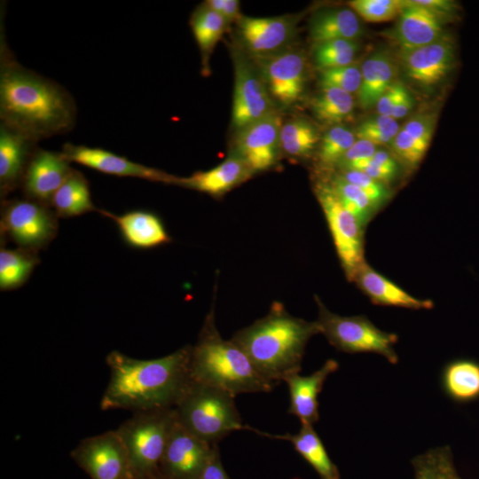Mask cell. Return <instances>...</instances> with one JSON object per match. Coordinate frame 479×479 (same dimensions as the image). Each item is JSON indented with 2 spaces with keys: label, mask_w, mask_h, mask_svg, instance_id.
Listing matches in <instances>:
<instances>
[{
  "label": "cell",
  "mask_w": 479,
  "mask_h": 479,
  "mask_svg": "<svg viewBox=\"0 0 479 479\" xmlns=\"http://www.w3.org/2000/svg\"><path fill=\"white\" fill-rule=\"evenodd\" d=\"M76 115V105L68 90L20 64L1 31V123L37 143L69 132Z\"/></svg>",
  "instance_id": "obj_1"
},
{
  "label": "cell",
  "mask_w": 479,
  "mask_h": 479,
  "mask_svg": "<svg viewBox=\"0 0 479 479\" xmlns=\"http://www.w3.org/2000/svg\"><path fill=\"white\" fill-rule=\"evenodd\" d=\"M192 346L153 359L131 357L118 350L106 362L109 381L101 397L102 411L137 412L174 408L192 382Z\"/></svg>",
  "instance_id": "obj_2"
},
{
  "label": "cell",
  "mask_w": 479,
  "mask_h": 479,
  "mask_svg": "<svg viewBox=\"0 0 479 479\" xmlns=\"http://www.w3.org/2000/svg\"><path fill=\"white\" fill-rule=\"evenodd\" d=\"M317 334H320L317 321L294 317L280 302H274L267 315L237 332L232 340L258 373L276 385L300 373L307 342Z\"/></svg>",
  "instance_id": "obj_3"
},
{
  "label": "cell",
  "mask_w": 479,
  "mask_h": 479,
  "mask_svg": "<svg viewBox=\"0 0 479 479\" xmlns=\"http://www.w3.org/2000/svg\"><path fill=\"white\" fill-rule=\"evenodd\" d=\"M190 371L193 381L222 389L234 397L269 392L275 387L258 373L232 340L222 338L213 308L204 320L196 344L192 346Z\"/></svg>",
  "instance_id": "obj_4"
},
{
  "label": "cell",
  "mask_w": 479,
  "mask_h": 479,
  "mask_svg": "<svg viewBox=\"0 0 479 479\" xmlns=\"http://www.w3.org/2000/svg\"><path fill=\"white\" fill-rule=\"evenodd\" d=\"M234 397L222 389L192 381L174 407L177 419L200 439L217 444L233 431L250 429L243 425Z\"/></svg>",
  "instance_id": "obj_5"
},
{
  "label": "cell",
  "mask_w": 479,
  "mask_h": 479,
  "mask_svg": "<svg viewBox=\"0 0 479 479\" xmlns=\"http://www.w3.org/2000/svg\"><path fill=\"white\" fill-rule=\"evenodd\" d=\"M176 420L175 408L137 412L115 429L127 450L132 477L152 479L160 471Z\"/></svg>",
  "instance_id": "obj_6"
},
{
  "label": "cell",
  "mask_w": 479,
  "mask_h": 479,
  "mask_svg": "<svg viewBox=\"0 0 479 479\" xmlns=\"http://www.w3.org/2000/svg\"><path fill=\"white\" fill-rule=\"evenodd\" d=\"M318 318L316 320L320 334L338 350L346 353L372 352L383 356L389 363L397 364L394 349L397 335L381 331L365 316L343 317L331 312L316 297Z\"/></svg>",
  "instance_id": "obj_7"
},
{
  "label": "cell",
  "mask_w": 479,
  "mask_h": 479,
  "mask_svg": "<svg viewBox=\"0 0 479 479\" xmlns=\"http://www.w3.org/2000/svg\"><path fill=\"white\" fill-rule=\"evenodd\" d=\"M57 217L50 206L30 199L4 200L1 233L18 247L37 253L55 238Z\"/></svg>",
  "instance_id": "obj_8"
},
{
  "label": "cell",
  "mask_w": 479,
  "mask_h": 479,
  "mask_svg": "<svg viewBox=\"0 0 479 479\" xmlns=\"http://www.w3.org/2000/svg\"><path fill=\"white\" fill-rule=\"evenodd\" d=\"M317 197L325 214L341 264L349 281L364 259V227L342 205L327 183L317 185Z\"/></svg>",
  "instance_id": "obj_9"
},
{
  "label": "cell",
  "mask_w": 479,
  "mask_h": 479,
  "mask_svg": "<svg viewBox=\"0 0 479 479\" xmlns=\"http://www.w3.org/2000/svg\"><path fill=\"white\" fill-rule=\"evenodd\" d=\"M70 456L90 479L132 477L127 450L115 430L83 438Z\"/></svg>",
  "instance_id": "obj_10"
},
{
  "label": "cell",
  "mask_w": 479,
  "mask_h": 479,
  "mask_svg": "<svg viewBox=\"0 0 479 479\" xmlns=\"http://www.w3.org/2000/svg\"><path fill=\"white\" fill-rule=\"evenodd\" d=\"M217 444H210L186 429L177 419L160 463L169 479H200Z\"/></svg>",
  "instance_id": "obj_11"
},
{
  "label": "cell",
  "mask_w": 479,
  "mask_h": 479,
  "mask_svg": "<svg viewBox=\"0 0 479 479\" xmlns=\"http://www.w3.org/2000/svg\"><path fill=\"white\" fill-rule=\"evenodd\" d=\"M256 63L270 94L284 106H290L303 92L306 77L305 59L295 50L256 56Z\"/></svg>",
  "instance_id": "obj_12"
},
{
  "label": "cell",
  "mask_w": 479,
  "mask_h": 479,
  "mask_svg": "<svg viewBox=\"0 0 479 479\" xmlns=\"http://www.w3.org/2000/svg\"><path fill=\"white\" fill-rule=\"evenodd\" d=\"M61 153L69 162H75L106 175L177 185V177L134 162L104 148L66 143Z\"/></svg>",
  "instance_id": "obj_13"
},
{
  "label": "cell",
  "mask_w": 479,
  "mask_h": 479,
  "mask_svg": "<svg viewBox=\"0 0 479 479\" xmlns=\"http://www.w3.org/2000/svg\"><path fill=\"white\" fill-rule=\"evenodd\" d=\"M235 84L232 101V123L241 130L273 112L267 87L247 59L234 58Z\"/></svg>",
  "instance_id": "obj_14"
},
{
  "label": "cell",
  "mask_w": 479,
  "mask_h": 479,
  "mask_svg": "<svg viewBox=\"0 0 479 479\" xmlns=\"http://www.w3.org/2000/svg\"><path fill=\"white\" fill-rule=\"evenodd\" d=\"M281 116L275 111L240 130L236 156L254 172L267 170L278 160Z\"/></svg>",
  "instance_id": "obj_15"
},
{
  "label": "cell",
  "mask_w": 479,
  "mask_h": 479,
  "mask_svg": "<svg viewBox=\"0 0 479 479\" xmlns=\"http://www.w3.org/2000/svg\"><path fill=\"white\" fill-rule=\"evenodd\" d=\"M73 169L61 152L36 148L28 162L21 188L25 198L50 206Z\"/></svg>",
  "instance_id": "obj_16"
},
{
  "label": "cell",
  "mask_w": 479,
  "mask_h": 479,
  "mask_svg": "<svg viewBox=\"0 0 479 479\" xmlns=\"http://www.w3.org/2000/svg\"><path fill=\"white\" fill-rule=\"evenodd\" d=\"M400 59L406 75L423 87L442 82L453 68L455 51L446 36L427 45L401 51Z\"/></svg>",
  "instance_id": "obj_17"
},
{
  "label": "cell",
  "mask_w": 479,
  "mask_h": 479,
  "mask_svg": "<svg viewBox=\"0 0 479 479\" xmlns=\"http://www.w3.org/2000/svg\"><path fill=\"white\" fill-rule=\"evenodd\" d=\"M239 32L246 47L256 56L282 51L293 38L294 21L288 16L241 17Z\"/></svg>",
  "instance_id": "obj_18"
},
{
  "label": "cell",
  "mask_w": 479,
  "mask_h": 479,
  "mask_svg": "<svg viewBox=\"0 0 479 479\" xmlns=\"http://www.w3.org/2000/svg\"><path fill=\"white\" fill-rule=\"evenodd\" d=\"M34 142L21 133L0 124L1 198L21 187L28 162L36 149Z\"/></svg>",
  "instance_id": "obj_19"
},
{
  "label": "cell",
  "mask_w": 479,
  "mask_h": 479,
  "mask_svg": "<svg viewBox=\"0 0 479 479\" xmlns=\"http://www.w3.org/2000/svg\"><path fill=\"white\" fill-rule=\"evenodd\" d=\"M338 368L336 360L328 359L310 375L295 373L284 381L287 384L290 397L288 413L296 416L302 425L313 426L319 420L318 395L327 377Z\"/></svg>",
  "instance_id": "obj_20"
},
{
  "label": "cell",
  "mask_w": 479,
  "mask_h": 479,
  "mask_svg": "<svg viewBox=\"0 0 479 479\" xmlns=\"http://www.w3.org/2000/svg\"><path fill=\"white\" fill-rule=\"evenodd\" d=\"M442 36V25L436 12L414 1H404L393 30V37L401 51L427 45Z\"/></svg>",
  "instance_id": "obj_21"
},
{
  "label": "cell",
  "mask_w": 479,
  "mask_h": 479,
  "mask_svg": "<svg viewBox=\"0 0 479 479\" xmlns=\"http://www.w3.org/2000/svg\"><path fill=\"white\" fill-rule=\"evenodd\" d=\"M99 212L116 224L122 238L130 247L149 249L170 241L161 219L151 211L135 209L122 215H114L106 210Z\"/></svg>",
  "instance_id": "obj_22"
},
{
  "label": "cell",
  "mask_w": 479,
  "mask_h": 479,
  "mask_svg": "<svg viewBox=\"0 0 479 479\" xmlns=\"http://www.w3.org/2000/svg\"><path fill=\"white\" fill-rule=\"evenodd\" d=\"M353 281L375 304L412 310H430L434 307L431 300H422L411 295L365 262L358 268Z\"/></svg>",
  "instance_id": "obj_23"
},
{
  "label": "cell",
  "mask_w": 479,
  "mask_h": 479,
  "mask_svg": "<svg viewBox=\"0 0 479 479\" xmlns=\"http://www.w3.org/2000/svg\"><path fill=\"white\" fill-rule=\"evenodd\" d=\"M252 174L241 159L232 155L211 169L178 177L177 185L219 196L245 182Z\"/></svg>",
  "instance_id": "obj_24"
},
{
  "label": "cell",
  "mask_w": 479,
  "mask_h": 479,
  "mask_svg": "<svg viewBox=\"0 0 479 479\" xmlns=\"http://www.w3.org/2000/svg\"><path fill=\"white\" fill-rule=\"evenodd\" d=\"M270 438L287 440L294 449L312 467L320 479H340V472L332 461L318 435L310 425H302L296 434L271 435L251 428Z\"/></svg>",
  "instance_id": "obj_25"
},
{
  "label": "cell",
  "mask_w": 479,
  "mask_h": 479,
  "mask_svg": "<svg viewBox=\"0 0 479 479\" xmlns=\"http://www.w3.org/2000/svg\"><path fill=\"white\" fill-rule=\"evenodd\" d=\"M363 32L357 13L347 8H330L318 12L311 19V40L321 43L333 40H355Z\"/></svg>",
  "instance_id": "obj_26"
},
{
  "label": "cell",
  "mask_w": 479,
  "mask_h": 479,
  "mask_svg": "<svg viewBox=\"0 0 479 479\" xmlns=\"http://www.w3.org/2000/svg\"><path fill=\"white\" fill-rule=\"evenodd\" d=\"M362 80L357 99L363 109L376 105L383 92L394 82L395 65L385 51H376L361 67Z\"/></svg>",
  "instance_id": "obj_27"
},
{
  "label": "cell",
  "mask_w": 479,
  "mask_h": 479,
  "mask_svg": "<svg viewBox=\"0 0 479 479\" xmlns=\"http://www.w3.org/2000/svg\"><path fill=\"white\" fill-rule=\"evenodd\" d=\"M50 207L58 217L63 218L98 210L91 200L88 180L82 173L74 169L54 193Z\"/></svg>",
  "instance_id": "obj_28"
},
{
  "label": "cell",
  "mask_w": 479,
  "mask_h": 479,
  "mask_svg": "<svg viewBox=\"0 0 479 479\" xmlns=\"http://www.w3.org/2000/svg\"><path fill=\"white\" fill-rule=\"evenodd\" d=\"M445 394L457 403H469L479 398V363L457 359L448 363L442 373Z\"/></svg>",
  "instance_id": "obj_29"
},
{
  "label": "cell",
  "mask_w": 479,
  "mask_h": 479,
  "mask_svg": "<svg viewBox=\"0 0 479 479\" xmlns=\"http://www.w3.org/2000/svg\"><path fill=\"white\" fill-rule=\"evenodd\" d=\"M39 263L36 253L22 248L0 250V289L9 291L20 287L29 279Z\"/></svg>",
  "instance_id": "obj_30"
},
{
  "label": "cell",
  "mask_w": 479,
  "mask_h": 479,
  "mask_svg": "<svg viewBox=\"0 0 479 479\" xmlns=\"http://www.w3.org/2000/svg\"><path fill=\"white\" fill-rule=\"evenodd\" d=\"M351 94L328 86H321L320 92L311 103L316 118L329 124H339L347 121L354 110Z\"/></svg>",
  "instance_id": "obj_31"
},
{
  "label": "cell",
  "mask_w": 479,
  "mask_h": 479,
  "mask_svg": "<svg viewBox=\"0 0 479 479\" xmlns=\"http://www.w3.org/2000/svg\"><path fill=\"white\" fill-rule=\"evenodd\" d=\"M226 23L224 18L205 4L193 12L190 24L204 59L222 37Z\"/></svg>",
  "instance_id": "obj_32"
},
{
  "label": "cell",
  "mask_w": 479,
  "mask_h": 479,
  "mask_svg": "<svg viewBox=\"0 0 479 479\" xmlns=\"http://www.w3.org/2000/svg\"><path fill=\"white\" fill-rule=\"evenodd\" d=\"M412 464L415 479H460L449 446L430 449L416 456Z\"/></svg>",
  "instance_id": "obj_33"
},
{
  "label": "cell",
  "mask_w": 479,
  "mask_h": 479,
  "mask_svg": "<svg viewBox=\"0 0 479 479\" xmlns=\"http://www.w3.org/2000/svg\"><path fill=\"white\" fill-rule=\"evenodd\" d=\"M318 141L316 128L305 120H293L281 127L280 147L288 155L308 156L316 147Z\"/></svg>",
  "instance_id": "obj_34"
},
{
  "label": "cell",
  "mask_w": 479,
  "mask_h": 479,
  "mask_svg": "<svg viewBox=\"0 0 479 479\" xmlns=\"http://www.w3.org/2000/svg\"><path fill=\"white\" fill-rule=\"evenodd\" d=\"M327 184L342 205L365 227L377 210L365 192L338 174Z\"/></svg>",
  "instance_id": "obj_35"
},
{
  "label": "cell",
  "mask_w": 479,
  "mask_h": 479,
  "mask_svg": "<svg viewBox=\"0 0 479 479\" xmlns=\"http://www.w3.org/2000/svg\"><path fill=\"white\" fill-rule=\"evenodd\" d=\"M359 45L355 40H333L318 43L314 61L321 70L348 66L353 63Z\"/></svg>",
  "instance_id": "obj_36"
},
{
  "label": "cell",
  "mask_w": 479,
  "mask_h": 479,
  "mask_svg": "<svg viewBox=\"0 0 479 479\" xmlns=\"http://www.w3.org/2000/svg\"><path fill=\"white\" fill-rule=\"evenodd\" d=\"M356 141V135L348 128L335 125L322 137L318 160L325 167L338 166L347 151Z\"/></svg>",
  "instance_id": "obj_37"
},
{
  "label": "cell",
  "mask_w": 479,
  "mask_h": 479,
  "mask_svg": "<svg viewBox=\"0 0 479 479\" xmlns=\"http://www.w3.org/2000/svg\"><path fill=\"white\" fill-rule=\"evenodd\" d=\"M400 130L397 120L390 116L378 115L360 123L356 130L358 139L368 140L375 145L391 143Z\"/></svg>",
  "instance_id": "obj_38"
},
{
  "label": "cell",
  "mask_w": 479,
  "mask_h": 479,
  "mask_svg": "<svg viewBox=\"0 0 479 479\" xmlns=\"http://www.w3.org/2000/svg\"><path fill=\"white\" fill-rule=\"evenodd\" d=\"M349 6L366 21L384 22L399 15L404 1L354 0L349 2Z\"/></svg>",
  "instance_id": "obj_39"
},
{
  "label": "cell",
  "mask_w": 479,
  "mask_h": 479,
  "mask_svg": "<svg viewBox=\"0 0 479 479\" xmlns=\"http://www.w3.org/2000/svg\"><path fill=\"white\" fill-rule=\"evenodd\" d=\"M361 67L350 64L335 68L321 70V86L334 87L349 94L357 93L361 85Z\"/></svg>",
  "instance_id": "obj_40"
},
{
  "label": "cell",
  "mask_w": 479,
  "mask_h": 479,
  "mask_svg": "<svg viewBox=\"0 0 479 479\" xmlns=\"http://www.w3.org/2000/svg\"><path fill=\"white\" fill-rule=\"evenodd\" d=\"M338 175L362 189L376 209L385 203L389 197V192L385 184L372 178L363 171L342 169Z\"/></svg>",
  "instance_id": "obj_41"
},
{
  "label": "cell",
  "mask_w": 479,
  "mask_h": 479,
  "mask_svg": "<svg viewBox=\"0 0 479 479\" xmlns=\"http://www.w3.org/2000/svg\"><path fill=\"white\" fill-rule=\"evenodd\" d=\"M395 153L405 164L415 167L422 160L427 147L414 140L406 131L400 129L391 142Z\"/></svg>",
  "instance_id": "obj_42"
},
{
  "label": "cell",
  "mask_w": 479,
  "mask_h": 479,
  "mask_svg": "<svg viewBox=\"0 0 479 479\" xmlns=\"http://www.w3.org/2000/svg\"><path fill=\"white\" fill-rule=\"evenodd\" d=\"M376 151V145L370 141L357 139L344 154L338 166L342 169H355L371 159Z\"/></svg>",
  "instance_id": "obj_43"
},
{
  "label": "cell",
  "mask_w": 479,
  "mask_h": 479,
  "mask_svg": "<svg viewBox=\"0 0 479 479\" xmlns=\"http://www.w3.org/2000/svg\"><path fill=\"white\" fill-rule=\"evenodd\" d=\"M414 140L428 147L432 137V122L430 117L425 115H417L405 122L402 128Z\"/></svg>",
  "instance_id": "obj_44"
},
{
  "label": "cell",
  "mask_w": 479,
  "mask_h": 479,
  "mask_svg": "<svg viewBox=\"0 0 479 479\" xmlns=\"http://www.w3.org/2000/svg\"><path fill=\"white\" fill-rule=\"evenodd\" d=\"M405 90L402 83L394 82L378 99L376 103L378 114L391 117L393 108Z\"/></svg>",
  "instance_id": "obj_45"
},
{
  "label": "cell",
  "mask_w": 479,
  "mask_h": 479,
  "mask_svg": "<svg viewBox=\"0 0 479 479\" xmlns=\"http://www.w3.org/2000/svg\"><path fill=\"white\" fill-rule=\"evenodd\" d=\"M205 4L224 18L227 22L240 20V2L237 0H208Z\"/></svg>",
  "instance_id": "obj_46"
},
{
  "label": "cell",
  "mask_w": 479,
  "mask_h": 479,
  "mask_svg": "<svg viewBox=\"0 0 479 479\" xmlns=\"http://www.w3.org/2000/svg\"><path fill=\"white\" fill-rule=\"evenodd\" d=\"M200 479H230L222 464L217 446L215 448Z\"/></svg>",
  "instance_id": "obj_47"
},
{
  "label": "cell",
  "mask_w": 479,
  "mask_h": 479,
  "mask_svg": "<svg viewBox=\"0 0 479 479\" xmlns=\"http://www.w3.org/2000/svg\"><path fill=\"white\" fill-rule=\"evenodd\" d=\"M413 100L412 96L409 94L407 90H405L395 107L392 110L391 117L395 120L401 119L408 114L411 108L412 107Z\"/></svg>",
  "instance_id": "obj_48"
},
{
  "label": "cell",
  "mask_w": 479,
  "mask_h": 479,
  "mask_svg": "<svg viewBox=\"0 0 479 479\" xmlns=\"http://www.w3.org/2000/svg\"><path fill=\"white\" fill-rule=\"evenodd\" d=\"M416 4L430 9L431 11L436 12H447L453 10L454 4L452 2L444 1V0H416Z\"/></svg>",
  "instance_id": "obj_49"
},
{
  "label": "cell",
  "mask_w": 479,
  "mask_h": 479,
  "mask_svg": "<svg viewBox=\"0 0 479 479\" xmlns=\"http://www.w3.org/2000/svg\"><path fill=\"white\" fill-rule=\"evenodd\" d=\"M370 161L381 167L397 170V165L395 159L384 150H377L370 159Z\"/></svg>",
  "instance_id": "obj_50"
},
{
  "label": "cell",
  "mask_w": 479,
  "mask_h": 479,
  "mask_svg": "<svg viewBox=\"0 0 479 479\" xmlns=\"http://www.w3.org/2000/svg\"><path fill=\"white\" fill-rule=\"evenodd\" d=\"M152 479H169L165 477L160 471Z\"/></svg>",
  "instance_id": "obj_51"
},
{
  "label": "cell",
  "mask_w": 479,
  "mask_h": 479,
  "mask_svg": "<svg viewBox=\"0 0 479 479\" xmlns=\"http://www.w3.org/2000/svg\"><path fill=\"white\" fill-rule=\"evenodd\" d=\"M130 479H136V478H134V477H131V478H130Z\"/></svg>",
  "instance_id": "obj_52"
}]
</instances>
